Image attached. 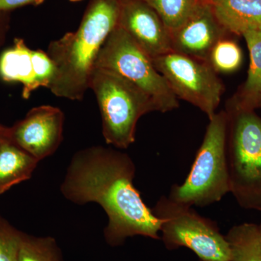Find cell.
I'll return each instance as SVG.
<instances>
[{"mask_svg":"<svg viewBox=\"0 0 261 261\" xmlns=\"http://www.w3.org/2000/svg\"><path fill=\"white\" fill-rule=\"evenodd\" d=\"M228 34L210 0H201L185 23L171 33L173 51L207 62L215 44Z\"/></svg>","mask_w":261,"mask_h":261,"instance_id":"12","label":"cell"},{"mask_svg":"<svg viewBox=\"0 0 261 261\" xmlns=\"http://www.w3.org/2000/svg\"><path fill=\"white\" fill-rule=\"evenodd\" d=\"M228 116L225 111L209 119L203 141L185 181L171 187L168 197L181 205L205 207L231 192L226 158Z\"/></svg>","mask_w":261,"mask_h":261,"instance_id":"3","label":"cell"},{"mask_svg":"<svg viewBox=\"0 0 261 261\" xmlns=\"http://www.w3.org/2000/svg\"><path fill=\"white\" fill-rule=\"evenodd\" d=\"M231 261H261L258 226L243 224L233 226L226 236Z\"/></svg>","mask_w":261,"mask_h":261,"instance_id":"16","label":"cell"},{"mask_svg":"<svg viewBox=\"0 0 261 261\" xmlns=\"http://www.w3.org/2000/svg\"><path fill=\"white\" fill-rule=\"evenodd\" d=\"M18 261H58L51 240L22 237Z\"/></svg>","mask_w":261,"mask_h":261,"instance_id":"19","label":"cell"},{"mask_svg":"<svg viewBox=\"0 0 261 261\" xmlns=\"http://www.w3.org/2000/svg\"><path fill=\"white\" fill-rule=\"evenodd\" d=\"M94 68L112 71L132 82L152 99L156 110L167 113L179 106L178 98L152 58L117 25L103 44Z\"/></svg>","mask_w":261,"mask_h":261,"instance_id":"6","label":"cell"},{"mask_svg":"<svg viewBox=\"0 0 261 261\" xmlns=\"http://www.w3.org/2000/svg\"><path fill=\"white\" fill-rule=\"evenodd\" d=\"M44 0H0V12L20 8L28 5L41 4ZM70 2H80L82 0H69Z\"/></svg>","mask_w":261,"mask_h":261,"instance_id":"21","label":"cell"},{"mask_svg":"<svg viewBox=\"0 0 261 261\" xmlns=\"http://www.w3.org/2000/svg\"><path fill=\"white\" fill-rule=\"evenodd\" d=\"M118 25L152 59L173 51L171 33L142 0H120Z\"/></svg>","mask_w":261,"mask_h":261,"instance_id":"11","label":"cell"},{"mask_svg":"<svg viewBox=\"0 0 261 261\" xmlns=\"http://www.w3.org/2000/svg\"><path fill=\"white\" fill-rule=\"evenodd\" d=\"M201 261H202V260H201Z\"/></svg>","mask_w":261,"mask_h":261,"instance_id":"26","label":"cell"},{"mask_svg":"<svg viewBox=\"0 0 261 261\" xmlns=\"http://www.w3.org/2000/svg\"><path fill=\"white\" fill-rule=\"evenodd\" d=\"M258 230H259V236H260V240L261 243V225L260 226H258Z\"/></svg>","mask_w":261,"mask_h":261,"instance_id":"24","label":"cell"},{"mask_svg":"<svg viewBox=\"0 0 261 261\" xmlns=\"http://www.w3.org/2000/svg\"><path fill=\"white\" fill-rule=\"evenodd\" d=\"M64 114L60 108H33L21 121L9 128V140L40 161L56 152L63 141Z\"/></svg>","mask_w":261,"mask_h":261,"instance_id":"9","label":"cell"},{"mask_svg":"<svg viewBox=\"0 0 261 261\" xmlns=\"http://www.w3.org/2000/svg\"><path fill=\"white\" fill-rule=\"evenodd\" d=\"M39 161L9 140L0 146V195L32 176Z\"/></svg>","mask_w":261,"mask_h":261,"instance_id":"14","label":"cell"},{"mask_svg":"<svg viewBox=\"0 0 261 261\" xmlns=\"http://www.w3.org/2000/svg\"><path fill=\"white\" fill-rule=\"evenodd\" d=\"M152 62L178 99L198 108L209 119L216 114L224 86L207 62L174 51L154 58Z\"/></svg>","mask_w":261,"mask_h":261,"instance_id":"8","label":"cell"},{"mask_svg":"<svg viewBox=\"0 0 261 261\" xmlns=\"http://www.w3.org/2000/svg\"><path fill=\"white\" fill-rule=\"evenodd\" d=\"M243 62V53L240 46L227 37L215 44L207 63L216 73H232L240 68Z\"/></svg>","mask_w":261,"mask_h":261,"instance_id":"18","label":"cell"},{"mask_svg":"<svg viewBox=\"0 0 261 261\" xmlns=\"http://www.w3.org/2000/svg\"><path fill=\"white\" fill-rule=\"evenodd\" d=\"M135 163L116 149L94 146L73 156L61 185L62 194L78 205L96 202L106 211V234L117 243L141 235L159 240L161 221L134 185Z\"/></svg>","mask_w":261,"mask_h":261,"instance_id":"1","label":"cell"},{"mask_svg":"<svg viewBox=\"0 0 261 261\" xmlns=\"http://www.w3.org/2000/svg\"><path fill=\"white\" fill-rule=\"evenodd\" d=\"M159 15L170 33L185 23L201 0H142Z\"/></svg>","mask_w":261,"mask_h":261,"instance_id":"17","label":"cell"},{"mask_svg":"<svg viewBox=\"0 0 261 261\" xmlns=\"http://www.w3.org/2000/svg\"><path fill=\"white\" fill-rule=\"evenodd\" d=\"M23 233L0 217V261H18Z\"/></svg>","mask_w":261,"mask_h":261,"instance_id":"20","label":"cell"},{"mask_svg":"<svg viewBox=\"0 0 261 261\" xmlns=\"http://www.w3.org/2000/svg\"><path fill=\"white\" fill-rule=\"evenodd\" d=\"M120 0H92L80 27L51 41L47 53L56 73L49 89L58 97L82 100L103 44L118 25Z\"/></svg>","mask_w":261,"mask_h":261,"instance_id":"2","label":"cell"},{"mask_svg":"<svg viewBox=\"0 0 261 261\" xmlns=\"http://www.w3.org/2000/svg\"><path fill=\"white\" fill-rule=\"evenodd\" d=\"M54 72V64L47 51L32 50L22 39H15L13 47L0 56V78L23 84L24 99H29L40 87L47 88Z\"/></svg>","mask_w":261,"mask_h":261,"instance_id":"10","label":"cell"},{"mask_svg":"<svg viewBox=\"0 0 261 261\" xmlns=\"http://www.w3.org/2000/svg\"><path fill=\"white\" fill-rule=\"evenodd\" d=\"M9 140V127L0 125V146L5 141Z\"/></svg>","mask_w":261,"mask_h":261,"instance_id":"22","label":"cell"},{"mask_svg":"<svg viewBox=\"0 0 261 261\" xmlns=\"http://www.w3.org/2000/svg\"><path fill=\"white\" fill-rule=\"evenodd\" d=\"M259 105H260V106H261V97H260V102H259Z\"/></svg>","mask_w":261,"mask_h":261,"instance_id":"25","label":"cell"},{"mask_svg":"<svg viewBox=\"0 0 261 261\" xmlns=\"http://www.w3.org/2000/svg\"><path fill=\"white\" fill-rule=\"evenodd\" d=\"M152 211L161 221V232L168 248L187 247L202 261H231L229 245L218 225L192 207L163 196Z\"/></svg>","mask_w":261,"mask_h":261,"instance_id":"7","label":"cell"},{"mask_svg":"<svg viewBox=\"0 0 261 261\" xmlns=\"http://www.w3.org/2000/svg\"><path fill=\"white\" fill-rule=\"evenodd\" d=\"M215 15L229 34L261 31V0H210Z\"/></svg>","mask_w":261,"mask_h":261,"instance_id":"13","label":"cell"},{"mask_svg":"<svg viewBox=\"0 0 261 261\" xmlns=\"http://www.w3.org/2000/svg\"><path fill=\"white\" fill-rule=\"evenodd\" d=\"M89 89L97 99L105 140L116 148L126 149L132 145L141 117L157 111L147 94L110 70L94 68Z\"/></svg>","mask_w":261,"mask_h":261,"instance_id":"4","label":"cell"},{"mask_svg":"<svg viewBox=\"0 0 261 261\" xmlns=\"http://www.w3.org/2000/svg\"><path fill=\"white\" fill-rule=\"evenodd\" d=\"M5 29L0 23V47L5 42Z\"/></svg>","mask_w":261,"mask_h":261,"instance_id":"23","label":"cell"},{"mask_svg":"<svg viewBox=\"0 0 261 261\" xmlns=\"http://www.w3.org/2000/svg\"><path fill=\"white\" fill-rule=\"evenodd\" d=\"M243 36L250 53V63L241 102L233 109L250 110L259 105L261 97V31H248Z\"/></svg>","mask_w":261,"mask_h":261,"instance_id":"15","label":"cell"},{"mask_svg":"<svg viewBox=\"0 0 261 261\" xmlns=\"http://www.w3.org/2000/svg\"><path fill=\"white\" fill-rule=\"evenodd\" d=\"M228 116L226 158L231 192L241 205L261 208V118L250 110Z\"/></svg>","mask_w":261,"mask_h":261,"instance_id":"5","label":"cell"}]
</instances>
